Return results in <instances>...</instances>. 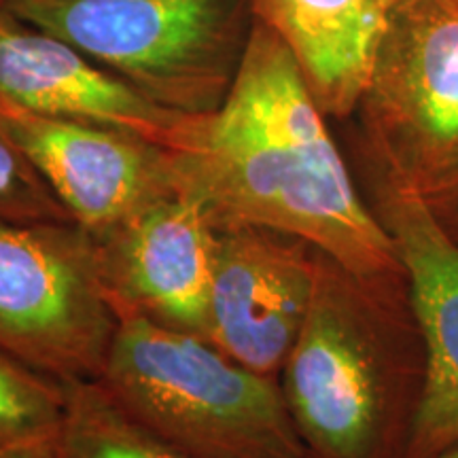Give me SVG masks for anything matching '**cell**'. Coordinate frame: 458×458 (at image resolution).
<instances>
[{
	"instance_id": "cell-19",
	"label": "cell",
	"mask_w": 458,
	"mask_h": 458,
	"mask_svg": "<svg viewBox=\"0 0 458 458\" xmlns=\"http://www.w3.org/2000/svg\"><path fill=\"white\" fill-rule=\"evenodd\" d=\"M386 3H388V7H393V4L397 3V0H386Z\"/></svg>"
},
{
	"instance_id": "cell-4",
	"label": "cell",
	"mask_w": 458,
	"mask_h": 458,
	"mask_svg": "<svg viewBox=\"0 0 458 458\" xmlns=\"http://www.w3.org/2000/svg\"><path fill=\"white\" fill-rule=\"evenodd\" d=\"M3 7L181 114H206L225 100L253 26L249 0H4Z\"/></svg>"
},
{
	"instance_id": "cell-5",
	"label": "cell",
	"mask_w": 458,
	"mask_h": 458,
	"mask_svg": "<svg viewBox=\"0 0 458 458\" xmlns=\"http://www.w3.org/2000/svg\"><path fill=\"white\" fill-rule=\"evenodd\" d=\"M352 153L431 202L458 181V0H397Z\"/></svg>"
},
{
	"instance_id": "cell-16",
	"label": "cell",
	"mask_w": 458,
	"mask_h": 458,
	"mask_svg": "<svg viewBox=\"0 0 458 458\" xmlns=\"http://www.w3.org/2000/svg\"><path fill=\"white\" fill-rule=\"evenodd\" d=\"M427 206L439 227L458 244V181L431 202H427Z\"/></svg>"
},
{
	"instance_id": "cell-1",
	"label": "cell",
	"mask_w": 458,
	"mask_h": 458,
	"mask_svg": "<svg viewBox=\"0 0 458 458\" xmlns=\"http://www.w3.org/2000/svg\"><path fill=\"white\" fill-rule=\"evenodd\" d=\"M327 119L289 49L253 20L225 100L187 114L165 148L174 185L213 229H276L354 272L403 267Z\"/></svg>"
},
{
	"instance_id": "cell-14",
	"label": "cell",
	"mask_w": 458,
	"mask_h": 458,
	"mask_svg": "<svg viewBox=\"0 0 458 458\" xmlns=\"http://www.w3.org/2000/svg\"><path fill=\"white\" fill-rule=\"evenodd\" d=\"M64 405L66 382L0 348V448L55 439Z\"/></svg>"
},
{
	"instance_id": "cell-18",
	"label": "cell",
	"mask_w": 458,
	"mask_h": 458,
	"mask_svg": "<svg viewBox=\"0 0 458 458\" xmlns=\"http://www.w3.org/2000/svg\"><path fill=\"white\" fill-rule=\"evenodd\" d=\"M435 458H458V442L454 445H450V448H445L444 452H439Z\"/></svg>"
},
{
	"instance_id": "cell-3",
	"label": "cell",
	"mask_w": 458,
	"mask_h": 458,
	"mask_svg": "<svg viewBox=\"0 0 458 458\" xmlns=\"http://www.w3.org/2000/svg\"><path fill=\"white\" fill-rule=\"evenodd\" d=\"M96 382L191 458H308L280 377L249 369L202 335L119 318Z\"/></svg>"
},
{
	"instance_id": "cell-6",
	"label": "cell",
	"mask_w": 458,
	"mask_h": 458,
	"mask_svg": "<svg viewBox=\"0 0 458 458\" xmlns=\"http://www.w3.org/2000/svg\"><path fill=\"white\" fill-rule=\"evenodd\" d=\"M117 325L81 225L0 216L3 351L55 380H96Z\"/></svg>"
},
{
	"instance_id": "cell-7",
	"label": "cell",
	"mask_w": 458,
	"mask_h": 458,
	"mask_svg": "<svg viewBox=\"0 0 458 458\" xmlns=\"http://www.w3.org/2000/svg\"><path fill=\"white\" fill-rule=\"evenodd\" d=\"M318 249L270 227H216L208 340L263 376L280 377L310 310Z\"/></svg>"
},
{
	"instance_id": "cell-13",
	"label": "cell",
	"mask_w": 458,
	"mask_h": 458,
	"mask_svg": "<svg viewBox=\"0 0 458 458\" xmlns=\"http://www.w3.org/2000/svg\"><path fill=\"white\" fill-rule=\"evenodd\" d=\"M57 458H191L130 418L96 380L66 382Z\"/></svg>"
},
{
	"instance_id": "cell-11",
	"label": "cell",
	"mask_w": 458,
	"mask_h": 458,
	"mask_svg": "<svg viewBox=\"0 0 458 458\" xmlns=\"http://www.w3.org/2000/svg\"><path fill=\"white\" fill-rule=\"evenodd\" d=\"M0 98L49 117L123 130L170 148L187 114L145 98L54 34L0 7Z\"/></svg>"
},
{
	"instance_id": "cell-15",
	"label": "cell",
	"mask_w": 458,
	"mask_h": 458,
	"mask_svg": "<svg viewBox=\"0 0 458 458\" xmlns=\"http://www.w3.org/2000/svg\"><path fill=\"white\" fill-rule=\"evenodd\" d=\"M0 216L26 223L72 221L60 199L51 193L47 182L3 130H0Z\"/></svg>"
},
{
	"instance_id": "cell-2",
	"label": "cell",
	"mask_w": 458,
	"mask_h": 458,
	"mask_svg": "<svg viewBox=\"0 0 458 458\" xmlns=\"http://www.w3.org/2000/svg\"><path fill=\"white\" fill-rule=\"evenodd\" d=\"M280 386L308 458H408L428 346L405 267L354 272L318 250L310 310Z\"/></svg>"
},
{
	"instance_id": "cell-10",
	"label": "cell",
	"mask_w": 458,
	"mask_h": 458,
	"mask_svg": "<svg viewBox=\"0 0 458 458\" xmlns=\"http://www.w3.org/2000/svg\"><path fill=\"white\" fill-rule=\"evenodd\" d=\"M348 162L410 276L428 346V393L408 458H435L458 442V244L420 196L357 153Z\"/></svg>"
},
{
	"instance_id": "cell-17",
	"label": "cell",
	"mask_w": 458,
	"mask_h": 458,
	"mask_svg": "<svg viewBox=\"0 0 458 458\" xmlns=\"http://www.w3.org/2000/svg\"><path fill=\"white\" fill-rule=\"evenodd\" d=\"M0 458H57L54 439L49 442H28L0 448Z\"/></svg>"
},
{
	"instance_id": "cell-8",
	"label": "cell",
	"mask_w": 458,
	"mask_h": 458,
	"mask_svg": "<svg viewBox=\"0 0 458 458\" xmlns=\"http://www.w3.org/2000/svg\"><path fill=\"white\" fill-rule=\"evenodd\" d=\"M0 130L91 236L179 191L168 151L123 130L38 114L4 98Z\"/></svg>"
},
{
	"instance_id": "cell-12",
	"label": "cell",
	"mask_w": 458,
	"mask_h": 458,
	"mask_svg": "<svg viewBox=\"0 0 458 458\" xmlns=\"http://www.w3.org/2000/svg\"><path fill=\"white\" fill-rule=\"evenodd\" d=\"M250 15L289 49L329 119L348 122L369 88L388 28L386 0H249Z\"/></svg>"
},
{
	"instance_id": "cell-9",
	"label": "cell",
	"mask_w": 458,
	"mask_h": 458,
	"mask_svg": "<svg viewBox=\"0 0 458 458\" xmlns=\"http://www.w3.org/2000/svg\"><path fill=\"white\" fill-rule=\"evenodd\" d=\"M213 240L204 210L181 191L91 236L117 318L140 317L208 340Z\"/></svg>"
},
{
	"instance_id": "cell-20",
	"label": "cell",
	"mask_w": 458,
	"mask_h": 458,
	"mask_svg": "<svg viewBox=\"0 0 458 458\" xmlns=\"http://www.w3.org/2000/svg\"><path fill=\"white\" fill-rule=\"evenodd\" d=\"M3 3H4V0H0V7H3Z\"/></svg>"
}]
</instances>
